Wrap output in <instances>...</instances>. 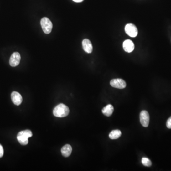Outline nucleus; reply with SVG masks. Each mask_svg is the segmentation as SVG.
I'll return each instance as SVG.
<instances>
[{
    "instance_id": "15",
    "label": "nucleus",
    "mask_w": 171,
    "mask_h": 171,
    "mask_svg": "<svg viewBox=\"0 0 171 171\" xmlns=\"http://www.w3.org/2000/svg\"><path fill=\"white\" fill-rule=\"evenodd\" d=\"M166 127L169 129H171V117L168 118L166 122Z\"/></svg>"
},
{
    "instance_id": "11",
    "label": "nucleus",
    "mask_w": 171,
    "mask_h": 171,
    "mask_svg": "<svg viewBox=\"0 0 171 171\" xmlns=\"http://www.w3.org/2000/svg\"><path fill=\"white\" fill-rule=\"evenodd\" d=\"M72 147H71L70 145H68V144L62 147L61 150L62 155L65 158L69 157L72 153Z\"/></svg>"
},
{
    "instance_id": "10",
    "label": "nucleus",
    "mask_w": 171,
    "mask_h": 171,
    "mask_svg": "<svg viewBox=\"0 0 171 171\" xmlns=\"http://www.w3.org/2000/svg\"><path fill=\"white\" fill-rule=\"evenodd\" d=\"M82 46L84 50L87 53H91L92 52V45L89 39H84L83 40Z\"/></svg>"
},
{
    "instance_id": "16",
    "label": "nucleus",
    "mask_w": 171,
    "mask_h": 171,
    "mask_svg": "<svg viewBox=\"0 0 171 171\" xmlns=\"http://www.w3.org/2000/svg\"><path fill=\"white\" fill-rule=\"evenodd\" d=\"M3 153H4V151H3V148L2 146L0 144V158H2L3 155Z\"/></svg>"
},
{
    "instance_id": "9",
    "label": "nucleus",
    "mask_w": 171,
    "mask_h": 171,
    "mask_svg": "<svg viewBox=\"0 0 171 171\" xmlns=\"http://www.w3.org/2000/svg\"><path fill=\"white\" fill-rule=\"evenodd\" d=\"M123 46L124 50L128 53L132 52L135 48V45L134 43L130 39H127L125 40L123 42Z\"/></svg>"
},
{
    "instance_id": "1",
    "label": "nucleus",
    "mask_w": 171,
    "mask_h": 171,
    "mask_svg": "<svg viewBox=\"0 0 171 171\" xmlns=\"http://www.w3.org/2000/svg\"><path fill=\"white\" fill-rule=\"evenodd\" d=\"M69 107L63 104H60L57 106L53 111L54 115L58 117H65L69 115Z\"/></svg>"
},
{
    "instance_id": "6",
    "label": "nucleus",
    "mask_w": 171,
    "mask_h": 171,
    "mask_svg": "<svg viewBox=\"0 0 171 171\" xmlns=\"http://www.w3.org/2000/svg\"><path fill=\"white\" fill-rule=\"evenodd\" d=\"M110 85L113 88L118 89H123L126 88V82L121 79H113L110 81Z\"/></svg>"
},
{
    "instance_id": "12",
    "label": "nucleus",
    "mask_w": 171,
    "mask_h": 171,
    "mask_svg": "<svg viewBox=\"0 0 171 171\" xmlns=\"http://www.w3.org/2000/svg\"><path fill=\"white\" fill-rule=\"evenodd\" d=\"M114 110V108L113 106L111 104H108L103 108L102 112L106 116L110 117L113 114Z\"/></svg>"
},
{
    "instance_id": "8",
    "label": "nucleus",
    "mask_w": 171,
    "mask_h": 171,
    "mask_svg": "<svg viewBox=\"0 0 171 171\" xmlns=\"http://www.w3.org/2000/svg\"><path fill=\"white\" fill-rule=\"evenodd\" d=\"M11 98L12 101L15 105L19 106L23 101V97L19 93L13 91L11 94Z\"/></svg>"
},
{
    "instance_id": "14",
    "label": "nucleus",
    "mask_w": 171,
    "mask_h": 171,
    "mask_svg": "<svg viewBox=\"0 0 171 171\" xmlns=\"http://www.w3.org/2000/svg\"><path fill=\"white\" fill-rule=\"evenodd\" d=\"M142 163L144 166L150 167L152 165V162L150 160L147 158H143L142 159Z\"/></svg>"
},
{
    "instance_id": "7",
    "label": "nucleus",
    "mask_w": 171,
    "mask_h": 171,
    "mask_svg": "<svg viewBox=\"0 0 171 171\" xmlns=\"http://www.w3.org/2000/svg\"><path fill=\"white\" fill-rule=\"evenodd\" d=\"M20 60L21 55L20 53L17 52H14L10 58L9 63L12 67H16L20 64Z\"/></svg>"
},
{
    "instance_id": "4",
    "label": "nucleus",
    "mask_w": 171,
    "mask_h": 171,
    "mask_svg": "<svg viewBox=\"0 0 171 171\" xmlns=\"http://www.w3.org/2000/svg\"><path fill=\"white\" fill-rule=\"evenodd\" d=\"M125 30L126 34L131 37H136L137 35V28L133 24L129 23L126 25Z\"/></svg>"
},
{
    "instance_id": "17",
    "label": "nucleus",
    "mask_w": 171,
    "mask_h": 171,
    "mask_svg": "<svg viewBox=\"0 0 171 171\" xmlns=\"http://www.w3.org/2000/svg\"><path fill=\"white\" fill-rule=\"evenodd\" d=\"M73 1L77 3H80L82 2L83 0H73Z\"/></svg>"
},
{
    "instance_id": "2",
    "label": "nucleus",
    "mask_w": 171,
    "mask_h": 171,
    "mask_svg": "<svg viewBox=\"0 0 171 171\" xmlns=\"http://www.w3.org/2000/svg\"><path fill=\"white\" fill-rule=\"evenodd\" d=\"M33 136V133L30 130H25L19 132L17 135V138L19 142L21 145L25 146L28 144V138Z\"/></svg>"
},
{
    "instance_id": "5",
    "label": "nucleus",
    "mask_w": 171,
    "mask_h": 171,
    "mask_svg": "<svg viewBox=\"0 0 171 171\" xmlns=\"http://www.w3.org/2000/svg\"><path fill=\"white\" fill-rule=\"evenodd\" d=\"M150 117L148 112L146 110H142L140 114V121L141 124L144 127H148L149 124Z\"/></svg>"
},
{
    "instance_id": "13",
    "label": "nucleus",
    "mask_w": 171,
    "mask_h": 171,
    "mask_svg": "<svg viewBox=\"0 0 171 171\" xmlns=\"http://www.w3.org/2000/svg\"><path fill=\"white\" fill-rule=\"evenodd\" d=\"M121 133L120 130L117 129V130H114L110 132L109 135V137L111 139H117L121 137Z\"/></svg>"
},
{
    "instance_id": "3",
    "label": "nucleus",
    "mask_w": 171,
    "mask_h": 171,
    "mask_svg": "<svg viewBox=\"0 0 171 171\" xmlns=\"http://www.w3.org/2000/svg\"><path fill=\"white\" fill-rule=\"evenodd\" d=\"M41 27L44 33L46 34H49L52 31L53 25L49 18L44 17L40 21Z\"/></svg>"
}]
</instances>
